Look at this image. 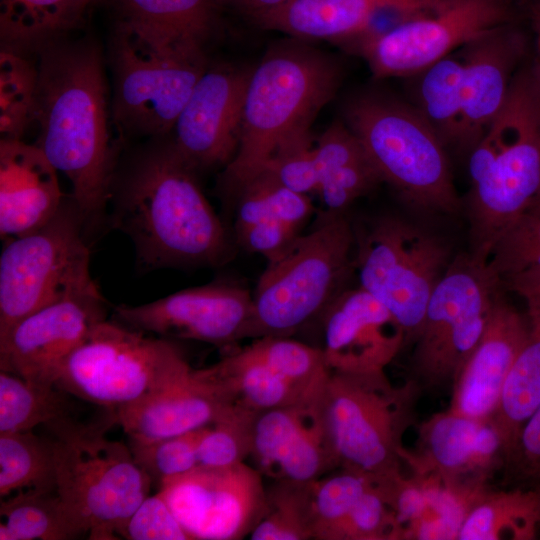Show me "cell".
Masks as SVG:
<instances>
[{
    "instance_id": "cell-30",
    "label": "cell",
    "mask_w": 540,
    "mask_h": 540,
    "mask_svg": "<svg viewBox=\"0 0 540 540\" xmlns=\"http://www.w3.org/2000/svg\"><path fill=\"white\" fill-rule=\"evenodd\" d=\"M0 518V540H72L85 535L57 491H17L1 499Z\"/></svg>"
},
{
    "instance_id": "cell-54",
    "label": "cell",
    "mask_w": 540,
    "mask_h": 540,
    "mask_svg": "<svg viewBox=\"0 0 540 540\" xmlns=\"http://www.w3.org/2000/svg\"><path fill=\"white\" fill-rule=\"evenodd\" d=\"M536 493H537V497H538V507H539V529H540V483L539 485L537 486V488L535 489Z\"/></svg>"
},
{
    "instance_id": "cell-6",
    "label": "cell",
    "mask_w": 540,
    "mask_h": 540,
    "mask_svg": "<svg viewBox=\"0 0 540 540\" xmlns=\"http://www.w3.org/2000/svg\"><path fill=\"white\" fill-rule=\"evenodd\" d=\"M203 41L120 19L110 41L113 116L125 132H171L206 72Z\"/></svg>"
},
{
    "instance_id": "cell-35",
    "label": "cell",
    "mask_w": 540,
    "mask_h": 540,
    "mask_svg": "<svg viewBox=\"0 0 540 540\" xmlns=\"http://www.w3.org/2000/svg\"><path fill=\"white\" fill-rule=\"evenodd\" d=\"M234 229L262 221H280L303 229L314 206L309 195L295 192L262 171L237 189Z\"/></svg>"
},
{
    "instance_id": "cell-28",
    "label": "cell",
    "mask_w": 540,
    "mask_h": 540,
    "mask_svg": "<svg viewBox=\"0 0 540 540\" xmlns=\"http://www.w3.org/2000/svg\"><path fill=\"white\" fill-rule=\"evenodd\" d=\"M538 530L535 489L493 490L489 487L469 510L457 540H532Z\"/></svg>"
},
{
    "instance_id": "cell-15",
    "label": "cell",
    "mask_w": 540,
    "mask_h": 540,
    "mask_svg": "<svg viewBox=\"0 0 540 540\" xmlns=\"http://www.w3.org/2000/svg\"><path fill=\"white\" fill-rule=\"evenodd\" d=\"M158 492L190 540H240L267 511L262 473L245 462L203 466L175 476Z\"/></svg>"
},
{
    "instance_id": "cell-32",
    "label": "cell",
    "mask_w": 540,
    "mask_h": 540,
    "mask_svg": "<svg viewBox=\"0 0 540 540\" xmlns=\"http://www.w3.org/2000/svg\"><path fill=\"white\" fill-rule=\"evenodd\" d=\"M217 365L231 383L238 402L256 412L311 402L321 395H310L298 388L249 346L228 354Z\"/></svg>"
},
{
    "instance_id": "cell-42",
    "label": "cell",
    "mask_w": 540,
    "mask_h": 540,
    "mask_svg": "<svg viewBox=\"0 0 540 540\" xmlns=\"http://www.w3.org/2000/svg\"><path fill=\"white\" fill-rule=\"evenodd\" d=\"M257 413L238 402L210 425L199 443V465L221 467L244 462L251 454Z\"/></svg>"
},
{
    "instance_id": "cell-20",
    "label": "cell",
    "mask_w": 540,
    "mask_h": 540,
    "mask_svg": "<svg viewBox=\"0 0 540 540\" xmlns=\"http://www.w3.org/2000/svg\"><path fill=\"white\" fill-rule=\"evenodd\" d=\"M328 368L342 372L385 370L406 344L403 327L373 295L344 289L320 315Z\"/></svg>"
},
{
    "instance_id": "cell-31",
    "label": "cell",
    "mask_w": 540,
    "mask_h": 540,
    "mask_svg": "<svg viewBox=\"0 0 540 540\" xmlns=\"http://www.w3.org/2000/svg\"><path fill=\"white\" fill-rule=\"evenodd\" d=\"M87 6L84 0H0L2 42L18 50L42 46L73 28Z\"/></svg>"
},
{
    "instance_id": "cell-43",
    "label": "cell",
    "mask_w": 540,
    "mask_h": 540,
    "mask_svg": "<svg viewBox=\"0 0 540 540\" xmlns=\"http://www.w3.org/2000/svg\"><path fill=\"white\" fill-rule=\"evenodd\" d=\"M333 540H398L395 516L379 479L356 502Z\"/></svg>"
},
{
    "instance_id": "cell-8",
    "label": "cell",
    "mask_w": 540,
    "mask_h": 540,
    "mask_svg": "<svg viewBox=\"0 0 540 540\" xmlns=\"http://www.w3.org/2000/svg\"><path fill=\"white\" fill-rule=\"evenodd\" d=\"M355 230L345 213L322 211L278 258L252 294L251 337L286 336L319 318L354 268Z\"/></svg>"
},
{
    "instance_id": "cell-55",
    "label": "cell",
    "mask_w": 540,
    "mask_h": 540,
    "mask_svg": "<svg viewBox=\"0 0 540 540\" xmlns=\"http://www.w3.org/2000/svg\"><path fill=\"white\" fill-rule=\"evenodd\" d=\"M84 1L87 3V5H89V4H91L94 0H84Z\"/></svg>"
},
{
    "instance_id": "cell-10",
    "label": "cell",
    "mask_w": 540,
    "mask_h": 540,
    "mask_svg": "<svg viewBox=\"0 0 540 540\" xmlns=\"http://www.w3.org/2000/svg\"><path fill=\"white\" fill-rule=\"evenodd\" d=\"M192 369L172 340L105 319L67 357L54 385L116 412L172 386Z\"/></svg>"
},
{
    "instance_id": "cell-34",
    "label": "cell",
    "mask_w": 540,
    "mask_h": 540,
    "mask_svg": "<svg viewBox=\"0 0 540 540\" xmlns=\"http://www.w3.org/2000/svg\"><path fill=\"white\" fill-rule=\"evenodd\" d=\"M415 106L446 146L458 147L463 116L462 62L450 54L419 74Z\"/></svg>"
},
{
    "instance_id": "cell-4",
    "label": "cell",
    "mask_w": 540,
    "mask_h": 540,
    "mask_svg": "<svg viewBox=\"0 0 540 540\" xmlns=\"http://www.w3.org/2000/svg\"><path fill=\"white\" fill-rule=\"evenodd\" d=\"M334 59L300 43H285L266 53L250 73L244 99L240 140L223 182L237 190L260 173L289 142L310 134L320 109L341 83Z\"/></svg>"
},
{
    "instance_id": "cell-14",
    "label": "cell",
    "mask_w": 540,
    "mask_h": 540,
    "mask_svg": "<svg viewBox=\"0 0 540 540\" xmlns=\"http://www.w3.org/2000/svg\"><path fill=\"white\" fill-rule=\"evenodd\" d=\"M515 22L510 0H437L395 27L349 42L373 76L408 77L482 33Z\"/></svg>"
},
{
    "instance_id": "cell-53",
    "label": "cell",
    "mask_w": 540,
    "mask_h": 540,
    "mask_svg": "<svg viewBox=\"0 0 540 540\" xmlns=\"http://www.w3.org/2000/svg\"><path fill=\"white\" fill-rule=\"evenodd\" d=\"M528 208H533V209L540 210V188H539L535 198L533 199L532 203L530 204V206Z\"/></svg>"
},
{
    "instance_id": "cell-51",
    "label": "cell",
    "mask_w": 540,
    "mask_h": 540,
    "mask_svg": "<svg viewBox=\"0 0 540 540\" xmlns=\"http://www.w3.org/2000/svg\"><path fill=\"white\" fill-rule=\"evenodd\" d=\"M528 14L535 36V54L531 62L540 87V0L529 7Z\"/></svg>"
},
{
    "instance_id": "cell-40",
    "label": "cell",
    "mask_w": 540,
    "mask_h": 540,
    "mask_svg": "<svg viewBox=\"0 0 540 540\" xmlns=\"http://www.w3.org/2000/svg\"><path fill=\"white\" fill-rule=\"evenodd\" d=\"M209 426L150 441L128 438L127 444L135 463L159 489L167 480L199 465V443Z\"/></svg>"
},
{
    "instance_id": "cell-45",
    "label": "cell",
    "mask_w": 540,
    "mask_h": 540,
    "mask_svg": "<svg viewBox=\"0 0 540 540\" xmlns=\"http://www.w3.org/2000/svg\"><path fill=\"white\" fill-rule=\"evenodd\" d=\"M313 146L310 134L297 138L280 148L262 171L295 192L316 193L319 180Z\"/></svg>"
},
{
    "instance_id": "cell-18",
    "label": "cell",
    "mask_w": 540,
    "mask_h": 540,
    "mask_svg": "<svg viewBox=\"0 0 540 540\" xmlns=\"http://www.w3.org/2000/svg\"><path fill=\"white\" fill-rule=\"evenodd\" d=\"M250 73L207 69L179 114L170 143L196 171L226 167L234 158Z\"/></svg>"
},
{
    "instance_id": "cell-36",
    "label": "cell",
    "mask_w": 540,
    "mask_h": 540,
    "mask_svg": "<svg viewBox=\"0 0 540 540\" xmlns=\"http://www.w3.org/2000/svg\"><path fill=\"white\" fill-rule=\"evenodd\" d=\"M313 482L277 479L267 488V511L251 540H312Z\"/></svg>"
},
{
    "instance_id": "cell-49",
    "label": "cell",
    "mask_w": 540,
    "mask_h": 540,
    "mask_svg": "<svg viewBox=\"0 0 540 540\" xmlns=\"http://www.w3.org/2000/svg\"><path fill=\"white\" fill-rule=\"evenodd\" d=\"M504 282L526 302L529 320L540 323V271L519 274Z\"/></svg>"
},
{
    "instance_id": "cell-2",
    "label": "cell",
    "mask_w": 540,
    "mask_h": 540,
    "mask_svg": "<svg viewBox=\"0 0 540 540\" xmlns=\"http://www.w3.org/2000/svg\"><path fill=\"white\" fill-rule=\"evenodd\" d=\"M196 172L169 142L142 153L113 180L110 221L131 238L140 269L217 266L232 255Z\"/></svg>"
},
{
    "instance_id": "cell-37",
    "label": "cell",
    "mask_w": 540,
    "mask_h": 540,
    "mask_svg": "<svg viewBox=\"0 0 540 540\" xmlns=\"http://www.w3.org/2000/svg\"><path fill=\"white\" fill-rule=\"evenodd\" d=\"M38 66L20 50L4 46L0 53L1 140H21L34 122Z\"/></svg>"
},
{
    "instance_id": "cell-22",
    "label": "cell",
    "mask_w": 540,
    "mask_h": 540,
    "mask_svg": "<svg viewBox=\"0 0 540 540\" xmlns=\"http://www.w3.org/2000/svg\"><path fill=\"white\" fill-rule=\"evenodd\" d=\"M236 403L231 383L215 363L118 408L116 418L128 438L150 441L212 425Z\"/></svg>"
},
{
    "instance_id": "cell-17",
    "label": "cell",
    "mask_w": 540,
    "mask_h": 540,
    "mask_svg": "<svg viewBox=\"0 0 540 540\" xmlns=\"http://www.w3.org/2000/svg\"><path fill=\"white\" fill-rule=\"evenodd\" d=\"M105 319L107 302L99 289L48 304L0 335V370L54 385L67 357Z\"/></svg>"
},
{
    "instance_id": "cell-12",
    "label": "cell",
    "mask_w": 540,
    "mask_h": 540,
    "mask_svg": "<svg viewBox=\"0 0 540 540\" xmlns=\"http://www.w3.org/2000/svg\"><path fill=\"white\" fill-rule=\"evenodd\" d=\"M450 253L441 238L394 215L355 230L359 286L395 316L406 343L419 333L429 298L451 263Z\"/></svg>"
},
{
    "instance_id": "cell-52",
    "label": "cell",
    "mask_w": 540,
    "mask_h": 540,
    "mask_svg": "<svg viewBox=\"0 0 540 540\" xmlns=\"http://www.w3.org/2000/svg\"><path fill=\"white\" fill-rule=\"evenodd\" d=\"M417 8H425V7H428L429 5L433 4L434 2H436L437 0H403Z\"/></svg>"
},
{
    "instance_id": "cell-3",
    "label": "cell",
    "mask_w": 540,
    "mask_h": 540,
    "mask_svg": "<svg viewBox=\"0 0 540 540\" xmlns=\"http://www.w3.org/2000/svg\"><path fill=\"white\" fill-rule=\"evenodd\" d=\"M469 174L471 255L487 262L540 188V87L531 60L516 72L503 107L471 150Z\"/></svg>"
},
{
    "instance_id": "cell-39",
    "label": "cell",
    "mask_w": 540,
    "mask_h": 540,
    "mask_svg": "<svg viewBox=\"0 0 540 540\" xmlns=\"http://www.w3.org/2000/svg\"><path fill=\"white\" fill-rule=\"evenodd\" d=\"M377 478L339 468L313 482L314 540H333L353 506Z\"/></svg>"
},
{
    "instance_id": "cell-23",
    "label": "cell",
    "mask_w": 540,
    "mask_h": 540,
    "mask_svg": "<svg viewBox=\"0 0 540 540\" xmlns=\"http://www.w3.org/2000/svg\"><path fill=\"white\" fill-rule=\"evenodd\" d=\"M250 457L262 475L275 480L312 482L336 470L320 397L307 403L258 412L253 424Z\"/></svg>"
},
{
    "instance_id": "cell-24",
    "label": "cell",
    "mask_w": 540,
    "mask_h": 540,
    "mask_svg": "<svg viewBox=\"0 0 540 540\" xmlns=\"http://www.w3.org/2000/svg\"><path fill=\"white\" fill-rule=\"evenodd\" d=\"M530 321L498 293L485 331L452 385L449 410L490 420L504 381L530 335Z\"/></svg>"
},
{
    "instance_id": "cell-16",
    "label": "cell",
    "mask_w": 540,
    "mask_h": 540,
    "mask_svg": "<svg viewBox=\"0 0 540 540\" xmlns=\"http://www.w3.org/2000/svg\"><path fill=\"white\" fill-rule=\"evenodd\" d=\"M252 294L244 287L215 281L141 304H120L113 320L166 339H186L228 348L251 337Z\"/></svg>"
},
{
    "instance_id": "cell-48",
    "label": "cell",
    "mask_w": 540,
    "mask_h": 540,
    "mask_svg": "<svg viewBox=\"0 0 540 540\" xmlns=\"http://www.w3.org/2000/svg\"><path fill=\"white\" fill-rule=\"evenodd\" d=\"M505 466L523 478L540 480V406L522 427Z\"/></svg>"
},
{
    "instance_id": "cell-27",
    "label": "cell",
    "mask_w": 540,
    "mask_h": 540,
    "mask_svg": "<svg viewBox=\"0 0 540 540\" xmlns=\"http://www.w3.org/2000/svg\"><path fill=\"white\" fill-rule=\"evenodd\" d=\"M85 402L55 385H37L0 372V433L83 420Z\"/></svg>"
},
{
    "instance_id": "cell-26",
    "label": "cell",
    "mask_w": 540,
    "mask_h": 540,
    "mask_svg": "<svg viewBox=\"0 0 540 540\" xmlns=\"http://www.w3.org/2000/svg\"><path fill=\"white\" fill-rule=\"evenodd\" d=\"M388 7L415 9L403 0H285L253 21L297 40L349 42L362 35Z\"/></svg>"
},
{
    "instance_id": "cell-21",
    "label": "cell",
    "mask_w": 540,
    "mask_h": 540,
    "mask_svg": "<svg viewBox=\"0 0 540 540\" xmlns=\"http://www.w3.org/2000/svg\"><path fill=\"white\" fill-rule=\"evenodd\" d=\"M531 41L511 22L461 47L463 116L458 147L472 150L503 107L516 72L528 59Z\"/></svg>"
},
{
    "instance_id": "cell-47",
    "label": "cell",
    "mask_w": 540,
    "mask_h": 540,
    "mask_svg": "<svg viewBox=\"0 0 540 540\" xmlns=\"http://www.w3.org/2000/svg\"><path fill=\"white\" fill-rule=\"evenodd\" d=\"M301 233V228L284 222L262 221L234 229V238L241 247L270 262L281 256Z\"/></svg>"
},
{
    "instance_id": "cell-25",
    "label": "cell",
    "mask_w": 540,
    "mask_h": 540,
    "mask_svg": "<svg viewBox=\"0 0 540 540\" xmlns=\"http://www.w3.org/2000/svg\"><path fill=\"white\" fill-rule=\"evenodd\" d=\"M57 170L35 145L0 141V234L4 240L47 223L65 199Z\"/></svg>"
},
{
    "instance_id": "cell-44",
    "label": "cell",
    "mask_w": 540,
    "mask_h": 540,
    "mask_svg": "<svg viewBox=\"0 0 540 540\" xmlns=\"http://www.w3.org/2000/svg\"><path fill=\"white\" fill-rule=\"evenodd\" d=\"M380 182H383L382 178L367 154L323 176L316 193L321 198L324 212L345 213L355 200L369 193Z\"/></svg>"
},
{
    "instance_id": "cell-13",
    "label": "cell",
    "mask_w": 540,
    "mask_h": 540,
    "mask_svg": "<svg viewBox=\"0 0 540 540\" xmlns=\"http://www.w3.org/2000/svg\"><path fill=\"white\" fill-rule=\"evenodd\" d=\"M500 280L471 254L449 264L427 303L408 379L422 391L453 385L479 343Z\"/></svg>"
},
{
    "instance_id": "cell-7",
    "label": "cell",
    "mask_w": 540,
    "mask_h": 540,
    "mask_svg": "<svg viewBox=\"0 0 540 540\" xmlns=\"http://www.w3.org/2000/svg\"><path fill=\"white\" fill-rule=\"evenodd\" d=\"M422 393L408 378L393 384L385 370H330L320 408L336 468L377 479L402 472L403 438Z\"/></svg>"
},
{
    "instance_id": "cell-11",
    "label": "cell",
    "mask_w": 540,
    "mask_h": 540,
    "mask_svg": "<svg viewBox=\"0 0 540 540\" xmlns=\"http://www.w3.org/2000/svg\"><path fill=\"white\" fill-rule=\"evenodd\" d=\"M86 227L70 196L43 226L5 240L0 256V335L48 304L98 290L90 274Z\"/></svg>"
},
{
    "instance_id": "cell-46",
    "label": "cell",
    "mask_w": 540,
    "mask_h": 540,
    "mask_svg": "<svg viewBox=\"0 0 540 540\" xmlns=\"http://www.w3.org/2000/svg\"><path fill=\"white\" fill-rule=\"evenodd\" d=\"M119 536L128 540H190L159 492L140 503Z\"/></svg>"
},
{
    "instance_id": "cell-50",
    "label": "cell",
    "mask_w": 540,
    "mask_h": 540,
    "mask_svg": "<svg viewBox=\"0 0 540 540\" xmlns=\"http://www.w3.org/2000/svg\"><path fill=\"white\" fill-rule=\"evenodd\" d=\"M284 1L285 0H219V3L233 8L253 20L257 16L275 8Z\"/></svg>"
},
{
    "instance_id": "cell-41",
    "label": "cell",
    "mask_w": 540,
    "mask_h": 540,
    "mask_svg": "<svg viewBox=\"0 0 540 540\" xmlns=\"http://www.w3.org/2000/svg\"><path fill=\"white\" fill-rule=\"evenodd\" d=\"M487 264L501 283L519 274L540 271V210L527 208L506 228Z\"/></svg>"
},
{
    "instance_id": "cell-19",
    "label": "cell",
    "mask_w": 540,
    "mask_h": 540,
    "mask_svg": "<svg viewBox=\"0 0 540 540\" xmlns=\"http://www.w3.org/2000/svg\"><path fill=\"white\" fill-rule=\"evenodd\" d=\"M402 461L409 471L434 473L452 485L487 487L506 454L490 420L448 409L418 425L415 448H404Z\"/></svg>"
},
{
    "instance_id": "cell-38",
    "label": "cell",
    "mask_w": 540,
    "mask_h": 540,
    "mask_svg": "<svg viewBox=\"0 0 540 540\" xmlns=\"http://www.w3.org/2000/svg\"><path fill=\"white\" fill-rule=\"evenodd\" d=\"M125 19L205 41L211 32L219 0H114Z\"/></svg>"
},
{
    "instance_id": "cell-1",
    "label": "cell",
    "mask_w": 540,
    "mask_h": 540,
    "mask_svg": "<svg viewBox=\"0 0 540 540\" xmlns=\"http://www.w3.org/2000/svg\"><path fill=\"white\" fill-rule=\"evenodd\" d=\"M34 121L36 146L71 183L87 227L109 203L115 156L108 125L101 54L92 43L40 46Z\"/></svg>"
},
{
    "instance_id": "cell-5",
    "label": "cell",
    "mask_w": 540,
    "mask_h": 540,
    "mask_svg": "<svg viewBox=\"0 0 540 540\" xmlns=\"http://www.w3.org/2000/svg\"><path fill=\"white\" fill-rule=\"evenodd\" d=\"M115 424L116 412L108 410L94 419L40 429L53 443L57 493L93 540L120 539L121 530L153 486L128 444L106 438Z\"/></svg>"
},
{
    "instance_id": "cell-9",
    "label": "cell",
    "mask_w": 540,
    "mask_h": 540,
    "mask_svg": "<svg viewBox=\"0 0 540 540\" xmlns=\"http://www.w3.org/2000/svg\"><path fill=\"white\" fill-rule=\"evenodd\" d=\"M345 118L382 181L409 204L444 214L458 211L446 147L415 106L369 93L348 103Z\"/></svg>"
},
{
    "instance_id": "cell-33",
    "label": "cell",
    "mask_w": 540,
    "mask_h": 540,
    "mask_svg": "<svg viewBox=\"0 0 540 540\" xmlns=\"http://www.w3.org/2000/svg\"><path fill=\"white\" fill-rule=\"evenodd\" d=\"M57 491L53 443L35 430L0 433V498L20 490Z\"/></svg>"
},
{
    "instance_id": "cell-29",
    "label": "cell",
    "mask_w": 540,
    "mask_h": 540,
    "mask_svg": "<svg viewBox=\"0 0 540 540\" xmlns=\"http://www.w3.org/2000/svg\"><path fill=\"white\" fill-rule=\"evenodd\" d=\"M530 326L529 338L504 381L490 417L503 442L506 460L522 427L540 406V323L530 321Z\"/></svg>"
}]
</instances>
